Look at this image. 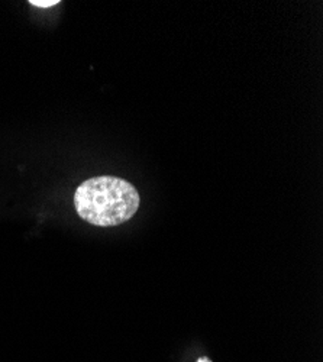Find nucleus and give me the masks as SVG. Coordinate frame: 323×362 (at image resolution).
I'll return each instance as SVG.
<instances>
[{
  "instance_id": "obj_3",
  "label": "nucleus",
  "mask_w": 323,
  "mask_h": 362,
  "mask_svg": "<svg viewBox=\"0 0 323 362\" xmlns=\"http://www.w3.org/2000/svg\"><path fill=\"white\" fill-rule=\"evenodd\" d=\"M196 362H212V359H211L209 356H201V358H199Z\"/></svg>"
},
{
  "instance_id": "obj_2",
  "label": "nucleus",
  "mask_w": 323,
  "mask_h": 362,
  "mask_svg": "<svg viewBox=\"0 0 323 362\" xmlns=\"http://www.w3.org/2000/svg\"><path fill=\"white\" fill-rule=\"evenodd\" d=\"M60 2L58 0H29V5H34L37 8H51Z\"/></svg>"
},
{
  "instance_id": "obj_1",
  "label": "nucleus",
  "mask_w": 323,
  "mask_h": 362,
  "mask_svg": "<svg viewBox=\"0 0 323 362\" xmlns=\"http://www.w3.org/2000/svg\"><path fill=\"white\" fill-rule=\"evenodd\" d=\"M139 193L119 177H95L83 181L74 193L78 216L95 226H117L135 216Z\"/></svg>"
}]
</instances>
